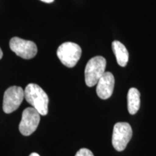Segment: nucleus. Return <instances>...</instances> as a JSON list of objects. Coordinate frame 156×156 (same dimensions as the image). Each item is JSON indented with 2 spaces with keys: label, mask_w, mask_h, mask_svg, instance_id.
<instances>
[{
  "label": "nucleus",
  "mask_w": 156,
  "mask_h": 156,
  "mask_svg": "<svg viewBox=\"0 0 156 156\" xmlns=\"http://www.w3.org/2000/svg\"><path fill=\"white\" fill-rule=\"evenodd\" d=\"M2 56H3V52H2V51L1 48H0V59L2 58Z\"/></svg>",
  "instance_id": "14"
},
{
  "label": "nucleus",
  "mask_w": 156,
  "mask_h": 156,
  "mask_svg": "<svg viewBox=\"0 0 156 156\" xmlns=\"http://www.w3.org/2000/svg\"><path fill=\"white\" fill-rule=\"evenodd\" d=\"M41 1L44 2H46V3H51L53 2L54 0H41Z\"/></svg>",
  "instance_id": "12"
},
{
  "label": "nucleus",
  "mask_w": 156,
  "mask_h": 156,
  "mask_svg": "<svg viewBox=\"0 0 156 156\" xmlns=\"http://www.w3.org/2000/svg\"><path fill=\"white\" fill-rule=\"evenodd\" d=\"M115 80L113 74L105 72L97 83L96 93L98 96L103 100H106L112 96L114 92Z\"/></svg>",
  "instance_id": "8"
},
{
  "label": "nucleus",
  "mask_w": 156,
  "mask_h": 156,
  "mask_svg": "<svg viewBox=\"0 0 156 156\" xmlns=\"http://www.w3.org/2000/svg\"><path fill=\"white\" fill-rule=\"evenodd\" d=\"M132 129L127 122H118L114 126L112 134V145L119 152L124 151L132 139Z\"/></svg>",
  "instance_id": "4"
},
{
  "label": "nucleus",
  "mask_w": 156,
  "mask_h": 156,
  "mask_svg": "<svg viewBox=\"0 0 156 156\" xmlns=\"http://www.w3.org/2000/svg\"><path fill=\"white\" fill-rule=\"evenodd\" d=\"M75 156H94V155L87 148H82L77 152Z\"/></svg>",
  "instance_id": "11"
},
{
  "label": "nucleus",
  "mask_w": 156,
  "mask_h": 156,
  "mask_svg": "<svg viewBox=\"0 0 156 156\" xmlns=\"http://www.w3.org/2000/svg\"><path fill=\"white\" fill-rule=\"evenodd\" d=\"M128 112L130 114H136L140 107V93L135 87L129 90L127 94Z\"/></svg>",
  "instance_id": "10"
},
{
  "label": "nucleus",
  "mask_w": 156,
  "mask_h": 156,
  "mask_svg": "<svg viewBox=\"0 0 156 156\" xmlns=\"http://www.w3.org/2000/svg\"><path fill=\"white\" fill-rule=\"evenodd\" d=\"M40 115L34 107L23 111L22 119L19 124V130L23 135L29 136L36 131L41 120Z\"/></svg>",
  "instance_id": "7"
},
{
  "label": "nucleus",
  "mask_w": 156,
  "mask_h": 156,
  "mask_svg": "<svg viewBox=\"0 0 156 156\" xmlns=\"http://www.w3.org/2000/svg\"><path fill=\"white\" fill-rule=\"evenodd\" d=\"M25 98L24 90L21 87L12 86L5 92L3 98V111L11 114L17 110Z\"/></svg>",
  "instance_id": "6"
},
{
  "label": "nucleus",
  "mask_w": 156,
  "mask_h": 156,
  "mask_svg": "<svg viewBox=\"0 0 156 156\" xmlns=\"http://www.w3.org/2000/svg\"><path fill=\"white\" fill-rule=\"evenodd\" d=\"M24 94L27 102L33 106L39 114L42 116L48 114V97L39 85L34 83L28 84L25 87Z\"/></svg>",
  "instance_id": "1"
},
{
  "label": "nucleus",
  "mask_w": 156,
  "mask_h": 156,
  "mask_svg": "<svg viewBox=\"0 0 156 156\" xmlns=\"http://www.w3.org/2000/svg\"><path fill=\"white\" fill-rule=\"evenodd\" d=\"M9 48L17 56L25 59L33 58L38 52L36 44L34 42L24 40L18 37L11 38Z\"/></svg>",
  "instance_id": "5"
},
{
  "label": "nucleus",
  "mask_w": 156,
  "mask_h": 156,
  "mask_svg": "<svg viewBox=\"0 0 156 156\" xmlns=\"http://www.w3.org/2000/svg\"><path fill=\"white\" fill-rule=\"evenodd\" d=\"M106 67V60L103 56H97L89 60L85 69V80L87 86L93 87L97 85L105 73Z\"/></svg>",
  "instance_id": "2"
},
{
  "label": "nucleus",
  "mask_w": 156,
  "mask_h": 156,
  "mask_svg": "<svg viewBox=\"0 0 156 156\" xmlns=\"http://www.w3.org/2000/svg\"><path fill=\"white\" fill-rule=\"evenodd\" d=\"M29 156H40V155H39L38 154L36 153H31Z\"/></svg>",
  "instance_id": "13"
},
{
  "label": "nucleus",
  "mask_w": 156,
  "mask_h": 156,
  "mask_svg": "<svg viewBox=\"0 0 156 156\" xmlns=\"http://www.w3.org/2000/svg\"><path fill=\"white\" fill-rule=\"evenodd\" d=\"M112 49L119 65L125 67L129 61V52L125 46L120 41H114L112 42Z\"/></svg>",
  "instance_id": "9"
},
{
  "label": "nucleus",
  "mask_w": 156,
  "mask_h": 156,
  "mask_svg": "<svg viewBox=\"0 0 156 156\" xmlns=\"http://www.w3.org/2000/svg\"><path fill=\"white\" fill-rule=\"evenodd\" d=\"M58 58L66 67L73 68L81 57L80 46L73 42H65L60 45L56 51Z\"/></svg>",
  "instance_id": "3"
}]
</instances>
